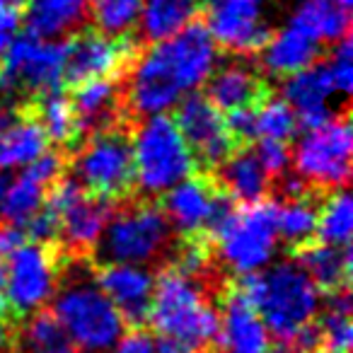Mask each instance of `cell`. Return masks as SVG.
<instances>
[{"label":"cell","mask_w":353,"mask_h":353,"mask_svg":"<svg viewBox=\"0 0 353 353\" xmlns=\"http://www.w3.org/2000/svg\"><path fill=\"white\" fill-rule=\"evenodd\" d=\"M216 63L218 46L201 22L138 51L126 70V88H121L126 114L148 119L170 112L211 78Z\"/></svg>","instance_id":"6da1fadb"},{"label":"cell","mask_w":353,"mask_h":353,"mask_svg":"<svg viewBox=\"0 0 353 353\" xmlns=\"http://www.w3.org/2000/svg\"><path fill=\"white\" fill-rule=\"evenodd\" d=\"M237 290L259 312L271 336L283 343H290L319 312V288L298 261H281L271 269L242 276Z\"/></svg>","instance_id":"7a4b0ae2"},{"label":"cell","mask_w":353,"mask_h":353,"mask_svg":"<svg viewBox=\"0 0 353 353\" xmlns=\"http://www.w3.org/2000/svg\"><path fill=\"white\" fill-rule=\"evenodd\" d=\"M54 317L73 348L83 353H109L126 332L121 312L102 293L94 269L83 259H73V274L54 293Z\"/></svg>","instance_id":"3957f363"},{"label":"cell","mask_w":353,"mask_h":353,"mask_svg":"<svg viewBox=\"0 0 353 353\" xmlns=\"http://www.w3.org/2000/svg\"><path fill=\"white\" fill-rule=\"evenodd\" d=\"M211 293L203 281L167 266L155 279L148 322L160 336L179 339L203 351L218 341L221 332V310L213 305Z\"/></svg>","instance_id":"277c9868"},{"label":"cell","mask_w":353,"mask_h":353,"mask_svg":"<svg viewBox=\"0 0 353 353\" xmlns=\"http://www.w3.org/2000/svg\"><path fill=\"white\" fill-rule=\"evenodd\" d=\"M174 230L152 201H131L114 206L109 223L99 237V259L104 264L150 266L170 256Z\"/></svg>","instance_id":"5b68a950"},{"label":"cell","mask_w":353,"mask_h":353,"mask_svg":"<svg viewBox=\"0 0 353 353\" xmlns=\"http://www.w3.org/2000/svg\"><path fill=\"white\" fill-rule=\"evenodd\" d=\"M131 150L133 182L145 196L167 194L196 170V162L176 128L174 119L165 117V114L148 117L138 123Z\"/></svg>","instance_id":"8992f818"},{"label":"cell","mask_w":353,"mask_h":353,"mask_svg":"<svg viewBox=\"0 0 353 353\" xmlns=\"http://www.w3.org/2000/svg\"><path fill=\"white\" fill-rule=\"evenodd\" d=\"M276 206L274 201H256L232 206V211L208 235L218 252V259L237 276L256 274L266 269L276 252Z\"/></svg>","instance_id":"52a82bcc"},{"label":"cell","mask_w":353,"mask_h":353,"mask_svg":"<svg viewBox=\"0 0 353 353\" xmlns=\"http://www.w3.org/2000/svg\"><path fill=\"white\" fill-rule=\"evenodd\" d=\"M73 176L92 196L107 201L128 199L136 187L133 182L131 136L123 126L107 128L83 138L73 148Z\"/></svg>","instance_id":"ba28073f"},{"label":"cell","mask_w":353,"mask_h":353,"mask_svg":"<svg viewBox=\"0 0 353 353\" xmlns=\"http://www.w3.org/2000/svg\"><path fill=\"white\" fill-rule=\"evenodd\" d=\"M65 49H68V41H49L37 39L32 34H17L3 54L0 99L17 104V97H25L30 104L41 94L61 90Z\"/></svg>","instance_id":"9c48e42d"},{"label":"cell","mask_w":353,"mask_h":353,"mask_svg":"<svg viewBox=\"0 0 353 353\" xmlns=\"http://www.w3.org/2000/svg\"><path fill=\"white\" fill-rule=\"evenodd\" d=\"M44 203L59 218V237L73 259H83L97 250L117 206V201L88 194L75 176H59L46 192Z\"/></svg>","instance_id":"30bf717a"},{"label":"cell","mask_w":353,"mask_h":353,"mask_svg":"<svg viewBox=\"0 0 353 353\" xmlns=\"http://www.w3.org/2000/svg\"><path fill=\"white\" fill-rule=\"evenodd\" d=\"M353 136L348 114L329 119L317 128H307L295 145L293 160L298 176L319 192H336L351 176Z\"/></svg>","instance_id":"8fae6325"},{"label":"cell","mask_w":353,"mask_h":353,"mask_svg":"<svg viewBox=\"0 0 353 353\" xmlns=\"http://www.w3.org/2000/svg\"><path fill=\"white\" fill-rule=\"evenodd\" d=\"M61 254L56 245H22L8 256L6 264V303L15 317L44 310L54 298L61 274Z\"/></svg>","instance_id":"7c38bea8"},{"label":"cell","mask_w":353,"mask_h":353,"mask_svg":"<svg viewBox=\"0 0 353 353\" xmlns=\"http://www.w3.org/2000/svg\"><path fill=\"white\" fill-rule=\"evenodd\" d=\"M235 201L218 189L211 174H192L165 194L162 213L179 237H208Z\"/></svg>","instance_id":"4fadbf2b"},{"label":"cell","mask_w":353,"mask_h":353,"mask_svg":"<svg viewBox=\"0 0 353 353\" xmlns=\"http://www.w3.org/2000/svg\"><path fill=\"white\" fill-rule=\"evenodd\" d=\"M174 123L182 133L184 143L189 145L196 167L203 172L218 170L232 152L237 150L225 117L221 109L211 104L206 94L189 92L176 102Z\"/></svg>","instance_id":"5bb4252c"},{"label":"cell","mask_w":353,"mask_h":353,"mask_svg":"<svg viewBox=\"0 0 353 353\" xmlns=\"http://www.w3.org/2000/svg\"><path fill=\"white\" fill-rule=\"evenodd\" d=\"M138 56V44L128 37H109L97 30L78 32L65 49L63 80L70 85L88 80H119Z\"/></svg>","instance_id":"9a60e30c"},{"label":"cell","mask_w":353,"mask_h":353,"mask_svg":"<svg viewBox=\"0 0 353 353\" xmlns=\"http://www.w3.org/2000/svg\"><path fill=\"white\" fill-rule=\"evenodd\" d=\"M206 30L221 49L237 56L259 54L271 37L264 0H216Z\"/></svg>","instance_id":"2e32d148"},{"label":"cell","mask_w":353,"mask_h":353,"mask_svg":"<svg viewBox=\"0 0 353 353\" xmlns=\"http://www.w3.org/2000/svg\"><path fill=\"white\" fill-rule=\"evenodd\" d=\"M94 281L114 303V307L121 312L123 322L136 327L148 322L155 279L145 266L102 264V269L94 271Z\"/></svg>","instance_id":"e0dca14e"},{"label":"cell","mask_w":353,"mask_h":353,"mask_svg":"<svg viewBox=\"0 0 353 353\" xmlns=\"http://www.w3.org/2000/svg\"><path fill=\"white\" fill-rule=\"evenodd\" d=\"M70 107L78 123L80 141L92 133L107 131V128L123 126V92L119 90L117 80H88L75 85L70 94ZM78 141V143H80Z\"/></svg>","instance_id":"ac0fdd59"},{"label":"cell","mask_w":353,"mask_h":353,"mask_svg":"<svg viewBox=\"0 0 353 353\" xmlns=\"http://www.w3.org/2000/svg\"><path fill=\"white\" fill-rule=\"evenodd\" d=\"M336 94L329 78L327 63H312L310 68L288 75L283 83V99L298 117V126L317 128L334 119L332 97Z\"/></svg>","instance_id":"d6986e66"},{"label":"cell","mask_w":353,"mask_h":353,"mask_svg":"<svg viewBox=\"0 0 353 353\" xmlns=\"http://www.w3.org/2000/svg\"><path fill=\"white\" fill-rule=\"evenodd\" d=\"M218 343L223 353H264L271 348L269 329L237 288H230L223 298Z\"/></svg>","instance_id":"ffe728a7"},{"label":"cell","mask_w":353,"mask_h":353,"mask_svg":"<svg viewBox=\"0 0 353 353\" xmlns=\"http://www.w3.org/2000/svg\"><path fill=\"white\" fill-rule=\"evenodd\" d=\"M206 83V97L211 99L213 107L225 114L256 107L271 94L259 70L247 61H230V63L221 65L218 70H213Z\"/></svg>","instance_id":"44dd1931"},{"label":"cell","mask_w":353,"mask_h":353,"mask_svg":"<svg viewBox=\"0 0 353 353\" xmlns=\"http://www.w3.org/2000/svg\"><path fill=\"white\" fill-rule=\"evenodd\" d=\"M90 0H27L25 20L27 34L37 39L61 41L78 34L88 25Z\"/></svg>","instance_id":"7402d4cb"},{"label":"cell","mask_w":353,"mask_h":353,"mask_svg":"<svg viewBox=\"0 0 353 353\" xmlns=\"http://www.w3.org/2000/svg\"><path fill=\"white\" fill-rule=\"evenodd\" d=\"M216 184L230 201L245 206V203H256L266 196L269 176L261 170L254 150L237 148L216 170Z\"/></svg>","instance_id":"603a6c76"},{"label":"cell","mask_w":353,"mask_h":353,"mask_svg":"<svg viewBox=\"0 0 353 353\" xmlns=\"http://www.w3.org/2000/svg\"><path fill=\"white\" fill-rule=\"evenodd\" d=\"M319 46L322 44H317L288 25L269 37L266 46L261 49V65L266 73L276 75V78H288V75L310 68L319 59V54H322Z\"/></svg>","instance_id":"cb8c5ba5"},{"label":"cell","mask_w":353,"mask_h":353,"mask_svg":"<svg viewBox=\"0 0 353 353\" xmlns=\"http://www.w3.org/2000/svg\"><path fill=\"white\" fill-rule=\"evenodd\" d=\"M298 256V264L303 266L305 274L312 279V283L319 290L336 293V290H348L351 283V247H334L324 242H310L293 252Z\"/></svg>","instance_id":"d4e9b609"},{"label":"cell","mask_w":353,"mask_h":353,"mask_svg":"<svg viewBox=\"0 0 353 353\" xmlns=\"http://www.w3.org/2000/svg\"><path fill=\"white\" fill-rule=\"evenodd\" d=\"M201 8V0H143L138 17L143 41L157 44L179 34L184 27L196 22Z\"/></svg>","instance_id":"484cf974"},{"label":"cell","mask_w":353,"mask_h":353,"mask_svg":"<svg viewBox=\"0 0 353 353\" xmlns=\"http://www.w3.org/2000/svg\"><path fill=\"white\" fill-rule=\"evenodd\" d=\"M290 27L317 44H336L348 37L351 17L336 0H303L290 17Z\"/></svg>","instance_id":"4316f807"},{"label":"cell","mask_w":353,"mask_h":353,"mask_svg":"<svg viewBox=\"0 0 353 353\" xmlns=\"http://www.w3.org/2000/svg\"><path fill=\"white\" fill-rule=\"evenodd\" d=\"M46 150H49V138L27 107V112L12 126L0 133V172L32 165Z\"/></svg>","instance_id":"83f0119b"},{"label":"cell","mask_w":353,"mask_h":353,"mask_svg":"<svg viewBox=\"0 0 353 353\" xmlns=\"http://www.w3.org/2000/svg\"><path fill=\"white\" fill-rule=\"evenodd\" d=\"M27 107H30L32 117L39 121V126L44 128L46 138H51L59 145H78V123H75V114L73 107H70L68 94H63L61 90L46 92L41 97L32 99Z\"/></svg>","instance_id":"f1b7e54d"},{"label":"cell","mask_w":353,"mask_h":353,"mask_svg":"<svg viewBox=\"0 0 353 353\" xmlns=\"http://www.w3.org/2000/svg\"><path fill=\"white\" fill-rule=\"evenodd\" d=\"M317 213L314 194L283 201L276 206V232L293 252L300 250L317 237Z\"/></svg>","instance_id":"f546056e"},{"label":"cell","mask_w":353,"mask_h":353,"mask_svg":"<svg viewBox=\"0 0 353 353\" xmlns=\"http://www.w3.org/2000/svg\"><path fill=\"white\" fill-rule=\"evenodd\" d=\"M319 336L327 353H351L353 327H351V295L348 290L327 293L324 314L319 319Z\"/></svg>","instance_id":"4dcf8cb0"},{"label":"cell","mask_w":353,"mask_h":353,"mask_svg":"<svg viewBox=\"0 0 353 353\" xmlns=\"http://www.w3.org/2000/svg\"><path fill=\"white\" fill-rule=\"evenodd\" d=\"M46 192H49V187L37 182L34 176H30L27 172L17 176V179H12L8 184L3 199H0V216H3V221L22 228L44 206Z\"/></svg>","instance_id":"1f68e13d"},{"label":"cell","mask_w":353,"mask_h":353,"mask_svg":"<svg viewBox=\"0 0 353 353\" xmlns=\"http://www.w3.org/2000/svg\"><path fill=\"white\" fill-rule=\"evenodd\" d=\"M20 346L25 353H73L65 329L54 317V312H39L30 314L20 332Z\"/></svg>","instance_id":"d6a6232c"},{"label":"cell","mask_w":353,"mask_h":353,"mask_svg":"<svg viewBox=\"0 0 353 353\" xmlns=\"http://www.w3.org/2000/svg\"><path fill=\"white\" fill-rule=\"evenodd\" d=\"M353 230V201L346 189H336L324 201L322 211L317 213V237L324 245L346 247L351 245Z\"/></svg>","instance_id":"836d02e7"},{"label":"cell","mask_w":353,"mask_h":353,"mask_svg":"<svg viewBox=\"0 0 353 353\" xmlns=\"http://www.w3.org/2000/svg\"><path fill=\"white\" fill-rule=\"evenodd\" d=\"M143 0H90V15L97 32L109 37H126L141 17Z\"/></svg>","instance_id":"e575fe53"},{"label":"cell","mask_w":353,"mask_h":353,"mask_svg":"<svg viewBox=\"0 0 353 353\" xmlns=\"http://www.w3.org/2000/svg\"><path fill=\"white\" fill-rule=\"evenodd\" d=\"M256 119V138H269V141H290L298 133V117L288 107V102L281 97H269L254 107Z\"/></svg>","instance_id":"d590c367"},{"label":"cell","mask_w":353,"mask_h":353,"mask_svg":"<svg viewBox=\"0 0 353 353\" xmlns=\"http://www.w3.org/2000/svg\"><path fill=\"white\" fill-rule=\"evenodd\" d=\"M353 44L351 37H343L334 44V54L327 63L329 78L334 83V90L339 94H348L353 90Z\"/></svg>","instance_id":"8d00e7d4"},{"label":"cell","mask_w":353,"mask_h":353,"mask_svg":"<svg viewBox=\"0 0 353 353\" xmlns=\"http://www.w3.org/2000/svg\"><path fill=\"white\" fill-rule=\"evenodd\" d=\"M254 155L259 160L261 170L266 172V176H274V179L276 176H283L290 165V150L281 141L259 138V145L254 148Z\"/></svg>","instance_id":"74e56055"},{"label":"cell","mask_w":353,"mask_h":353,"mask_svg":"<svg viewBox=\"0 0 353 353\" xmlns=\"http://www.w3.org/2000/svg\"><path fill=\"white\" fill-rule=\"evenodd\" d=\"M22 230H25L27 240L37 242V245H56V240H59V218H56V213L44 203V206L22 225Z\"/></svg>","instance_id":"f35d334b"},{"label":"cell","mask_w":353,"mask_h":353,"mask_svg":"<svg viewBox=\"0 0 353 353\" xmlns=\"http://www.w3.org/2000/svg\"><path fill=\"white\" fill-rule=\"evenodd\" d=\"M20 25H22L20 6L12 3V0H0V56L6 54V49L12 44Z\"/></svg>","instance_id":"ab89813d"},{"label":"cell","mask_w":353,"mask_h":353,"mask_svg":"<svg viewBox=\"0 0 353 353\" xmlns=\"http://www.w3.org/2000/svg\"><path fill=\"white\" fill-rule=\"evenodd\" d=\"M109 353H152V336L143 329L123 332V336L114 343Z\"/></svg>","instance_id":"60d3db41"},{"label":"cell","mask_w":353,"mask_h":353,"mask_svg":"<svg viewBox=\"0 0 353 353\" xmlns=\"http://www.w3.org/2000/svg\"><path fill=\"white\" fill-rule=\"evenodd\" d=\"M27 242V235L20 225H10L3 223L0 225V256H10L12 252H17Z\"/></svg>","instance_id":"b9f144b4"},{"label":"cell","mask_w":353,"mask_h":353,"mask_svg":"<svg viewBox=\"0 0 353 353\" xmlns=\"http://www.w3.org/2000/svg\"><path fill=\"white\" fill-rule=\"evenodd\" d=\"M152 353H201V351L189 346V343L179 341V339L157 336V339H152Z\"/></svg>","instance_id":"7bdbcfd3"},{"label":"cell","mask_w":353,"mask_h":353,"mask_svg":"<svg viewBox=\"0 0 353 353\" xmlns=\"http://www.w3.org/2000/svg\"><path fill=\"white\" fill-rule=\"evenodd\" d=\"M6 261L0 256V317L8 312V303H6Z\"/></svg>","instance_id":"ee69618b"},{"label":"cell","mask_w":353,"mask_h":353,"mask_svg":"<svg viewBox=\"0 0 353 353\" xmlns=\"http://www.w3.org/2000/svg\"><path fill=\"white\" fill-rule=\"evenodd\" d=\"M10 343H12L10 332H8L6 322L0 319V353H8V351H10Z\"/></svg>","instance_id":"f6af8a7d"},{"label":"cell","mask_w":353,"mask_h":353,"mask_svg":"<svg viewBox=\"0 0 353 353\" xmlns=\"http://www.w3.org/2000/svg\"><path fill=\"white\" fill-rule=\"evenodd\" d=\"M8 184H10V179L6 176V172H0V199H3V194H6Z\"/></svg>","instance_id":"bcb514c9"},{"label":"cell","mask_w":353,"mask_h":353,"mask_svg":"<svg viewBox=\"0 0 353 353\" xmlns=\"http://www.w3.org/2000/svg\"><path fill=\"white\" fill-rule=\"evenodd\" d=\"M264 353H290L288 348H283V346H279V348H266Z\"/></svg>","instance_id":"7dc6e473"},{"label":"cell","mask_w":353,"mask_h":353,"mask_svg":"<svg viewBox=\"0 0 353 353\" xmlns=\"http://www.w3.org/2000/svg\"><path fill=\"white\" fill-rule=\"evenodd\" d=\"M336 3L341 8H346V10H351V6H353V0H336Z\"/></svg>","instance_id":"c3c4849f"},{"label":"cell","mask_w":353,"mask_h":353,"mask_svg":"<svg viewBox=\"0 0 353 353\" xmlns=\"http://www.w3.org/2000/svg\"><path fill=\"white\" fill-rule=\"evenodd\" d=\"M213 3H216V0H201V6H213Z\"/></svg>","instance_id":"681fc988"},{"label":"cell","mask_w":353,"mask_h":353,"mask_svg":"<svg viewBox=\"0 0 353 353\" xmlns=\"http://www.w3.org/2000/svg\"><path fill=\"white\" fill-rule=\"evenodd\" d=\"M310 353H327V351H310Z\"/></svg>","instance_id":"f907efd6"},{"label":"cell","mask_w":353,"mask_h":353,"mask_svg":"<svg viewBox=\"0 0 353 353\" xmlns=\"http://www.w3.org/2000/svg\"><path fill=\"white\" fill-rule=\"evenodd\" d=\"M221 353H223V351H221Z\"/></svg>","instance_id":"816d5d0a"}]
</instances>
